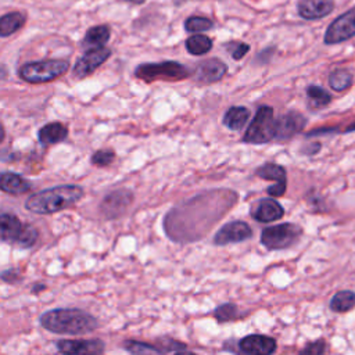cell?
<instances>
[{"label": "cell", "mask_w": 355, "mask_h": 355, "mask_svg": "<svg viewBox=\"0 0 355 355\" xmlns=\"http://www.w3.org/2000/svg\"><path fill=\"white\" fill-rule=\"evenodd\" d=\"M39 320L43 329L55 334L78 336L98 327V322L93 315L76 308L50 309L40 315Z\"/></svg>", "instance_id": "1"}, {"label": "cell", "mask_w": 355, "mask_h": 355, "mask_svg": "<svg viewBox=\"0 0 355 355\" xmlns=\"http://www.w3.org/2000/svg\"><path fill=\"white\" fill-rule=\"evenodd\" d=\"M83 197V189L76 184H61L32 194L25 207L35 214H54L72 207Z\"/></svg>", "instance_id": "2"}, {"label": "cell", "mask_w": 355, "mask_h": 355, "mask_svg": "<svg viewBox=\"0 0 355 355\" xmlns=\"http://www.w3.org/2000/svg\"><path fill=\"white\" fill-rule=\"evenodd\" d=\"M69 68L65 60H42L26 62L19 68V76L29 83H46L64 75Z\"/></svg>", "instance_id": "3"}, {"label": "cell", "mask_w": 355, "mask_h": 355, "mask_svg": "<svg viewBox=\"0 0 355 355\" xmlns=\"http://www.w3.org/2000/svg\"><path fill=\"white\" fill-rule=\"evenodd\" d=\"M275 136L276 119L273 116V108L269 105H261L247 128L243 141L248 144H263L275 139Z\"/></svg>", "instance_id": "4"}, {"label": "cell", "mask_w": 355, "mask_h": 355, "mask_svg": "<svg viewBox=\"0 0 355 355\" xmlns=\"http://www.w3.org/2000/svg\"><path fill=\"white\" fill-rule=\"evenodd\" d=\"M302 234V229L295 223H280L265 227L261 233V243L268 250H283L291 247Z\"/></svg>", "instance_id": "5"}, {"label": "cell", "mask_w": 355, "mask_h": 355, "mask_svg": "<svg viewBox=\"0 0 355 355\" xmlns=\"http://www.w3.org/2000/svg\"><path fill=\"white\" fill-rule=\"evenodd\" d=\"M187 73L189 71L183 65L175 61H164L159 64H143L137 67L135 75L146 82H153L154 79H183Z\"/></svg>", "instance_id": "6"}, {"label": "cell", "mask_w": 355, "mask_h": 355, "mask_svg": "<svg viewBox=\"0 0 355 355\" xmlns=\"http://www.w3.org/2000/svg\"><path fill=\"white\" fill-rule=\"evenodd\" d=\"M355 36V6L337 17L324 32L326 44H337Z\"/></svg>", "instance_id": "7"}, {"label": "cell", "mask_w": 355, "mask_h": 355, "mask_svg": "<svg viewBox=\"0 0 355 355\" xmlns=\"http://www.w3.org/2000/svg\"><path fill=\"white\" fill-rule=\"evenodd\" d=\"M55 347L61 355H103L105 344L100 338L60 340Z\"/></svg>", "instance_id": "8"}, {"label": "cell", "mask_w": 355, "mask_h": 355, "mask_svg": "<svg viewBox=\"0 0 355 355\" xmlns=\"http://www.w3.org/2000/svg\"><path fill=\"white\" fill-rule=\"evenodd\" d=\"M252 236V229L247 222L233 220L223 225L214 236L216 245H226L230 243H240Z\"/></svg>", "instance_id": "9"}, {"label": "cell", "mask_w": 355, "mask_h": 355, "mask_svg": "<svg viewBox=\"0 0 355 355\" xmlns=\"http://www.w3.org/2000/svg\"><path fill=\"white\" fill-rule=\"evenodd\" d=\"M276 347V340L265 334H250L239 340V348L244 355H272Z\"/></svg>", "instance_id": "10"}, {"label": "cell", "mask_w": 355, "mask_h": 355, "mask_svg": "<svg viewBox=\"0 0 355 355\" xmlns=\"http://www.w3.org/2000/svg\"><path fill=\"white\" fill-rule=\"evenodd\" d=\"M110 55H111V50L105 47L87 50L75 64V68H73L75 76L85 78L93 73Z\"/></svg>", "instance_id": "11"}, {"label": "cell", "mask_w": 355, "mask_h": 355, "mask_svg": "<svg viewBox=\"0 0 355 355\" xmlns=\"http://www.w3.org/2000/svg\"><path fill=\"white\" fill-rule=\"evenodd\" d=\"M306 119L297 111H288L276 119V139L286 140L297 135L305 126Z\"/></svg>", "instance_id": "12"}, {"label": "cell", "mask_w": 355, "mask_h": 355, "mask_svg": "<svg viewBox=\"0 0 355 355\" xmlns=\"http://www.w3.org/2000/svg\"><path fill=\"white\" fill-rule=\"evenodd\" d=\"M132 193L128 190H116L110 193L103 204H101V212L104 214L105 218L112 219V218H118L121 214L125 212V209L129 207V204L132 202Z\"/></svg>", "instance_id": "13"}, {"label": "cell", "mask_w": 355, "mask_h": 355, "mask_svg": "<svg viewBox=\"0 0 355 355\" xmlns=\"http://www.w3.org/2000/svg\"><path fill=\"white\" fill-rule=\"evenodd\" d=\"M283 215H284L283 207L273 198H261L251 208V216L261 223L277 220Z\"/></svg>", "instance_id": "14"}, {"label": "cell", "mask_w": 355, "mask_h": 355, "mask_svg": "<svg viewBox=\"0 0 355 355\" xmlns=\"http://www.w3.org/2000/svg\"><path fill=\"white\" fill-rule=\"evenodd\" d=\"M227 71L225 62L219 58H211L202 61L196 69V79L201 83H214L220 80Z\"/></svg>", "instance_id": "15"}, {"label": "cell", "mask_w": 355, "mask_h": 355, "mask_svg": "<svg viewBox=\"0 0 355 355\" xmlns=\"http://www.w3.org/2000/svg\"><path fill=\"white\" fill-rule=\"evenodd\" d=\"M298 14L304 19H319L329 15L334 10L333 0H300Z\"/></svg>", "instance_id": "16"}, {"label": "cell", "mask_w": 355, "mask_h": 355, "mask_svg": "<svg viewBox=\"0 0 355 355\" xmlns=\"http://www.w3.org/2000/svg\"><path fill=\"white\" fill-rule=\"evenodd\" d=\"M24 223L12 214H1L0 216V236L4 243H17Z\"/></svg>", "instance_id": "17"}, {"label": "cell", "mask_w": 355, "mask_h": 355, "mask_svg": "<svg viewBox=\"0 0 355 355\" xmlns=\"http://www.w3.org/2000/svg\"><path fill=\"white\" fill-rule=\"evenodd\" d=\"M0 187L3 191L18 196L31 190V183L14 172H3L0 178Z\"/></svg>", "instance_id": "18"}, {"label": "cell", "mask_w": 355, "mask_h": 355, "mask_svg": "<svg viewBox=\"0 0 355 355\" xmlns=\"http://www.w3.org/2000/svg\"><path fill=\"white\" fill-rule=\"evenodd\" d=\"M67 136H68V129L65 128V125H62L60 122L47 123L43 128H40V130H39V140L44 146L60 143V141L65 140Z\"/></svg>", "instance_id": "19"}, {"label": "cell", "mask_w": 355, "mask_h": 355, "mask_svg": "<svg viewBox=\"0 0 355 355\" xmlns=\"http://www.w3.org/2000/svg\"><path fill=\"white\" fill-rule=\"evenodd\" d=\"M110 35H111V31H110V28L107 25L93 26V28H90L85 33L82 44L85 47H87L89 50H92V49H101L108 42Z\"/></svg>", "instance_id": "20"}, {"label": "cell", "mask_w": 355, "mask_h": 355, "mask_svg": "<svg viewBox=\"0 0 355 355\" xmlns=\"http://www.w3.org/2000/svg\"><path fill=\"white\" fill-rule=\"evenodd\" d=\"M248 118H250V111L245 107H241V105L230 107L223 116V125L232 130H240L244 128Z\"/></svg>", "instance_id": "21"}, {"label": "cell", "mask_w": 355, "mask_h": 355, "mask_svg": "<svg viewBox=\"0 0 355 355\" xmlns=\"http://www.w3.org/2000/svg\"><path fill=\"white\" fill-rule=\"evenodd\" d=\"M25 24V15L19 11L7 12L0 18V36L7 37L19 31Z\"/></svg>", "instance_id": "22"}, {"label": "cell", "mask_w": 355, "mask_h": 355, "mask_svg": "<svg viewBox=\"0 0 355 355\" xmlns=\"http://www.w3.org/2000/svg\"><path fill=\"white\" fill-rule=\"evenodd\" d=\"M306 98H308V104L312 110L324 108L331 101L330 93L326 89L316 86V85H311L306 87Z\"/></svg>", "instance_id": "23"}, {"label": "cell", "mask_w": 355, "mask_h": 355, "mask_svg": "<svg viewBox=\"0 0 355 355\" xmlns=\"http://www.w3.org/2000/svg\"><path fill=\"white\" fill-rule=\"evenodd\" d=\"M257 176L265 179V180H275L276 183L280 184H287V176H286V169L277 164L268 162L259 166L255 171Z\"/></svg>", "instance_id": "24"}, {"label": "cell", "mask_w": 355, "mask_h": 355, "mask_svg": "<svg viewBox=\"0 0 355 355\" xmlns=\"http://www.w3.org/2000/svg\"><path fill=\"white\" fill-rule=\"evenodd\" d=\"M355 306V293L349 290L338 291L330 301V308L334 312H347Z\"/></svg>", "instance_id": "25"}, {"label": "cell", "mask_w": 355, "mask_h": 355, "mask_svg": "<svg viewBox=\"0 0 355 355\" xmlns=\"http://www.w3.org/2000/svg\"><path fill=\"white\" fill-rule=\"evenodd\" d=\"M352 73L348 69L338 68L330 72L329 85L336 92H344L352 85Z\"/></svg>", "instance_id": "26"}, {"label": "cell", "mask_w": 355, "mask_h": 355, "mask_svg": "<svg viewBox=\"0 0 355 355\" xmlns=\"http://www.w3.org/2000/svg\"><path fill=\"white\" fill-rule=\"evenodd\" d=\"M122 345L132 355H164L165 354L157 345H151V344L136 341V340H126L123 341Z\"/></svg>", "instance_id": "27"}, {"label": "cell", "mask_w": 355, "mask_h": 355, "mask_svg": "<svg viewBox=\"0 0 355 355\" xmlns=\"http://www.w3.org/2000/svg\"><path fill=\"white\" fill-rule=\"evenodd\" d=\"M212 49V40L204 35H191L186 40V50L193 55H201Z\"/></svg>", "instance_id": "28"}, {"label": "cell", "mask_w": 355, "mask_h": 355, "mask_svg": "<svg viewBox=\"0 0 355 355\" xmlns=\"http://www.w3.org/2000/svg\"><path fill=\"white\" fill-rule=\"evenodd\" d=\"M214 316L218 322H230L239 318V308L234 304H222L214 311Z\"/></svg>", "instance_id": "29"}, {"label": "cell", "mask_w": 355, "mask_h": 355, "mask_svg": "<svg viewBox=\"0 0 355 355\" xmlns=\"http://www.w3.org/2000/svg\"><path fill=\"white\" fill-rule=\"evenodd\" d=\"M214 26V22L205 17H189L184 21V29L187 32H204L209 31Z\"/></svg>", "instance_id": "30"}, {"label": "cell", "mask_w": 355, "mask_h": 355, "mask_svg": "<svg viewBox=\"0 0 355 355\" xmlns=\"http://www.w3.org/2000/svg\"><path fill=\"white\" fill-rule=\"evenodd\" d=\"M37 237H39V232L36 227H33L32 225H24L21 233H19V237L17 240V243L22 247V248H29L32 247L36 241H37Z\"/></svg>", "instance_id": "31"}, {"label": "cell", "mask_w": 355, "mask_h": 355, "mask_svg": "<svg viewBox=\"0 0 355 355\" xmlns=\"http://www.w3.org/2000/svg\"><path fill=\"white\" fill-rule=\"evenodd\" d=\"M114 158H115V153L110 148H104V150H97L92 155V162L97 166H107L114 161Z\"/></svg>", "instance_id": "32"}, {"label": "cell", "mask_w": 355, "mask_h": 355, "mask_svg": "<svg viewBox=\"0 0 355 355\" xmlns=\"http://www.w3.org/2000/svg\"><path fill=\"white\" fill-rule=\"evenodd\" d=\"M326 351V344L323 340H316L306 344L298 355H323Z\"/></svg>", "instance_id": "33"}, {"label": "cell", "mask_w": 355, "mask_h": 355, "mask_svg": "<svg viewBox=\"0 0 355 355\" xmlns=\"http://www.w3.org/2000/svg\"><path fill=\"white\" fill-rule=\"evenodd\" d=\"M248 50H250V46H248V44H245V43H236V44L233 46L230 54H232V57H233L234 60H240V58L244 57V54H245Z\"/></svg>", "instance_id": "34"}, {"label": "cell", "mask_w": 355, "mask_h": 355, "mask_svg": "<svg viewBox=\"0 0 355 355\" xmlns=\"http://www.w3.org/2000/svg\"><path fill=\"white\" fill-rule=\"evenodd\" d=\"M1 279H3V282H6V283H17V282L21 280V275H19L17 270L10 269V270H4V272L1 273Z\"/></svg>", "instance_id": "35"}, {"label": "cell", "mask_w": 355, "mask_h": 355, "mask_svg": "<svg viewBox=\"0 0 355 355\" xmlns=\"http://www.w3.org/2000/svg\"><path fill=\"white\" fill-rule=\"evenodd\" d=\"M46 288V284H43V283H37V284H35L33 287H32V293H40V291H43Z\"/></svg>", "instance_id": "36"}, {"label": "cell", "mask_w": 355, "mask_h": 355, "mask_svg": "<svg viewBox=\"0 0 355 355\" xmlns=\"http://www.w3.org/2000/svg\"><path fill=\"white\" fill-rule=\"evenodd\" d=\"M173 355H197L191 351H187V349H182V351H178V352H173Z\"/></svg>", "instance_id": "37"}, {"label": "cell", "mask_w": 355, "mask_h": 355, "mask_svg": "<svg viewBox=\"0 0 355 355\" xmlns=\"http://www.w3.org/2000/svg\"><path fill=\"white\" fill-rule=\"evenodd\" d=\"M355 130V122L352 123V125H349L347 129H345V132H354Z\"/></svg>", "instance_id": "38"}, {"label": "cell", "mask_w": 355, "mask_h": 355, "mask_svg": "<svg viewBox=\"0 0 355 355\" xmlns=\"http://www.w3.org/2000/svg\"><path fill=\"white\" fill-rule=\"evenodd\" d=\"M123 1H128V3H133V4H140V3H143L144 0H123Z\"/></svg>", "instance_id": "39"}]
</instances>
